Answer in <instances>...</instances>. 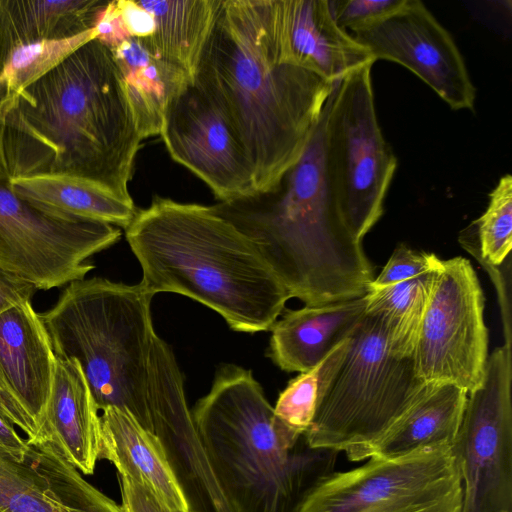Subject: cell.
I'll return each instance as SVG.
<instances>
[{
	"label": "cell",
	"mask_w": 512,
	"mask_h": 512,
	"mask_svg": "<svg viewBox=\"0 0 512 512\" xmlns=\"http://www.w3.org/2000/svg\"><path fill=\"white\" fill-rule=\"evenodd\" d=\"M462 485L452 446L394 457L371 456L331 472L307 492L296 512H461Z\"/></svg>",
	"instance_id": "obj_9"
},
{
	"label": "cell",
	"mask_w": 512,
	"mask_h": 512,
	"mask_svg": "<svg viewBox=\"0 0 512 512\" xmlns=\"http://www.w3.org/2000/svg\"><path fill=\"white\" fill-rule=\"evenodd\" d=\"M160 135L171 157L221 203L257 196L251 166L228 119L194 81L169 101Z\"/></svg>",
	"instance_id": "obj_13"
},
{
	"label": "cell",
	"mask_w": 512,
	"mask_h": 512,
	"mask_svg": "<svg viewBox=\"0 0 512 512\" xmlns=\"http://www.w3.org/2000/svg\"><path fill=\"white\" fill-rule=\"evenodd\" d=\"M56 355L31 301L0 313V384L40 429L54 376Z\"/></svg>",
	"instance_id": "obj_17"
},
{
	"label": "cell",
	"mask_w": 512,
	"mask_h": 512,
	"mask_svg": "<svg viewBox=\"0 0 512 512\" xmlns=\"http://www.w3.org/2000/svg\"><path fill=\"white\" fill-rule=\"evenodd\" d=\"M117 6L130 37L145 39L155 30L152 15L134 0H116Z\"/></svg>",
	"instance_id": "obj_34"
},
{
	"label": "cell",
	"mask_w": 512,
	"mask_h": 512,
	"mask_svg": "<svg viewBox=\"0 0 512 512\" xmlns=\"http://www.w3.org/2000/svg\"><path fill=\"white\" fill-rule=\"evenodd\" d=\"M377 60L398 63L452 110H474L476 88L451 34L419 0L352 34Z\"/></svg>",
	"instance_id": "obj_14"
},
{
	"label": "cell",
	"mask_w": 512,
	"mask_h": 512,
	"mask_svg": "<svg viewBox=\"0 0 512 512\" xmlns=\"http://www.w3.org/2000/svg\"><path fill=\"white\" fill-rule=\"evenodd\" d=\"M284 57L335 84L366 66L372 53L335 22L327 0H273Z\"/></svg>",
	"instance_id": "obj_16"
},
{
	"label": "cell",
	"mask_w": 512,
	"mask_h": 512,
	"mask_svg": "<svg viewBox=\"0 0 512 512\" xmlns=\"http://www.w3.org/2000/svg\"><path fill=\"white\" fill-rule=\"evenodd\" d=\"M101 450L106 459L124 475L147 487L167 507L191 510L187 496L158 435L143 427L127 410H102Z\"/></svg>",
	"instance_id": "obj_19"
},
{
	"label": "cell",
	"mask_w": 512,
	"mask_h": 512,
	"mask_svg": "<svg viewBox=\"0 0 512 512\" xmlns=\"http://www.w3.org/2000/svg\"><path fill=\"white\" fill-rule=\"evenodd\" d=\"M484 300L467 259H440L412 355L422 381L468 394L481 387L488 360Z\"/></svg>",
	"instance_id": "obj_11"
},
{
	"label": "cell",
	"mask_w": 512,
	"mask_h": 512,
	"mask_svg": "<svg viewBox=\"0 0 512 512\" xmlns=\"http://www.w3.org/2000/svg\"><path fill=\"white\" fill-rule=\"evenodd\" d=\"M117 475L124 512H183L167 507L144 485L124 475Z\"/></svg>",
	"instance_id": "obj_32"
},
{
	"label": "cell",
	"mask_w": 512,
	"mask_h": 512,
	"mask_svg": "<svg viewBox=\"0 0 512 512\" xmlns=\"http://www.w3.org/2000/svg\"><path fill=\"white\" fill-rule=\"evenodd\" d=\"M366 66L337 82L327 99L325 154L332 186L354 237H363L384 212L398 160L377 118Z\"/></svg>",
	"instance_id": "obj_8"
},
{
	"label": "cell",
	"mask_w": 512,
	"mask_h": 512,
	"mask_svg": "<svg viewBox=\"0 0 512 512\" xmlns=\"http://www.w3.org/2000/svg\"><path fill=\"white\" fill-rule=\"evenodd\" d=\"M327 101L298 161L271 192L213 206L258 247L305 306L360 298L372 266L342 215L325 154Z\"/></svg>",
	"instance_id": "obj_3"
},
{
	"label": "cell",
	"mask_w": 512,
	"mask_h": 512,
	"mask_svg": "<svg viewBox=\"0 0 512 512\" xmlns=\"http://www.w3.org/2000/svg\"><path fill=\"white\" fill-rule=\"evenodd\" d=\"M436 384L422 381L412 357L396 355L386 316L366 311L320 400L305 443L368 459L374 445Z\"/></svg>",
	"instance_id": "obj_7"
},
{
	"label": "cell",
	"mask_w": 512,
	"mask_h": 512,
	"mask_svg": "<svg viewBox=\"0 0 512 512\" xmlns=\"http://www.w3.org/2000/svg\"><path fill=\"white\" fill-rule=\"evenodd\" d=\"M5 62H6V55H5V52H4L1 42H0V76L3 72Z\"/></svg>",
	"instance_id": "obj_38"
},
{
	"label": "cell",
	"mask_w": 512,
	"mask_h": 512,
	"mask_svg": "<svg viewBox=\"0 0 512 512\" xmlns=\"http://www.w3.org/2000/svg\"><path fill=\"white\" fill-rule=\"evenodd\" d=\"M120 228L61 215L18 196L0 174V270L36 289L49 290L84 279L89 258L114 245Z\"/></svg>",
	"instance_id": "obj_10"
},
{
	"label": "cell",
	"mask_w": 512,
	"mask_h": 512,
	"mask_svg": "<svg viewBox=\"0 0 512 512\" xmlns=\"http://www.w3.org/2000/svg\"><path fill=\"white\" fill-rule=\"evenodd\" d=\"M94 38L95 28L66 40L40 41L15 46L10 51L0 76V81L5 83L6 93L15 96L81 45Z\"/></svg>",
	"instance_id": "obj_28"
},
{
	"label": "cell",
	"mask_w": 512,
	"mask_h": 512,
	"mask_svg": "<svg viewBox=\"0 0 512 512\" xmlns=\"http://www.w3.org/2000/svg\"><path fill=\"white\" fill-rule=\"evenodd\" d=\"M110 50L142 140L160 135L169 101L194 79L182 69L152 56L137 38L130 37Z\"/></svg>",
	"instance_id": "obj_21"
},
{
	"label": "cell",
	"mask_w": 512,
	"mask_h": 512,
	"mask_svg": "<svg viewBox=\"0 0 512 512\" xmlns=\"http://www.w3.org/2000/svg\"><path fill=\"white\" fill-rule=\"evenodd\" d=\"M499 512H512V511H499Z\"/></svg>",
	"instance_id": "obj_40"
},
{
	"label": "cell",
	"mask_w": 512,
	"mask_h": 512,
	"mask_svg": "<svg viewBox=\"0 0 512 512\" xmlns=\"http://www.w3.org/2000/svg\"><path fill=\"white\" fill-rule=\"evenodd\" d=\"M348 338L316 366L292 379L280 393L273 407L274 414L294 439L299 441L309 429L317 406L343 359Z\"/></svg>",
	"instance_id": "obj_27"
},
{
	"label": "cell",
	"mask_w": 512,
	"mask_h": 512,
	"mask_svg": "<svg viewBox=\"0 0 512 512\" xmlns=\"http://www.w3.org/2000/svg\"><path fill=\"white\" fill-rule=\"evenodd\" d=\"M125 236L144 288L200 302L234 331L271 330L291 298L256 244L213 206L156 197Z\"/></svg>",
	"instance_id": "obj_4"
},
{
	"label": "cell",
	"mask_w": 512,
	"mask_h": 512,
	"mask_svg": "<svg viewBox=\"0 0 512 512\" xmlns=\"http://www.w3.org/2000/svg\"><path fill=\"white\" fill-rule=\"evenodd\" d=\"M439 260L433 253L414 251L404 244H400L370 285L386 286L418 277L432 271Z\"/></svg>",
	"instance_id": "obj_31"
},
{
	"label": "cell",
	"mask_w": 512,
	"mask_h": 512,
	"mask_svg": "<svg viewBox=\"0 0 512 512\" xmlns=\"http://www.w3.org/2000/svg\"><path fill=\"white\" fill-rule=\"evenodd\" d=\"M0 512H124L41 439L15 460L0 448Z\"/></svg>",
	"instance_id": "obj_15"
},
{
	"label": "cell",
	"mask_w": 512,
	"mask_h": 512,
	"mask_svg": "<svg viewBox=\"0 0 512 512\" xmlns=\"http://www.w3.org/2000/svg\"><path fill=\"white\" fill-rule=\"evenodd\" d=\"M0 416L17 426L26 435V442L33 444L39 440V429L34 421L0 384Z\"/></svg>",
	"instance_id": "obj_35"
},
{
	"label": "cell",
	"mask_w": 512,
	"mask_h": 512,
	"mask_svg": "<svg viewBox=\"0 0 512 512\" xmlns=\"http://www.w3.org/2000/svg\"><path fill=\"white\" fill-rule=\"evenodd\" d=\"M367 296L286 310L271 328L269 356L282 370L305 372L324 360L354 331Z\"/></svg>",
	"instance_id": "obj_20"
},
{
	"label": "cell",
	"mask_w": 512,
	"mask_h": 512,
	"mask_svg": "<svg viewBox=\"0 0 512 512\" xmlns=\"http://www.w3.org/2000/svg\"><path fill=\"white\" fill-rule=\"evenodd\" d=\"M0 448L15 460H21L28 443L15 430L14 425L0 416Z\"/></svg>",
	"instance_id": "obj_37"
},
{
	"label": "cell",
	"mask_w": 512,
	"mask_h": 512,
	"mask_svg": "<svg viewBox=\"0 0 512 512\" xmlns=\"http://www.w3.org/2000/svg\"><path fill=\"white\" fill-rule=\"evenodd\" d=\"M339 27L355 33L399 9L405 0H327Z\"/></svg>",
	"instance_id": "obj_30"
},
{
	"label": "cell",
	"mask_w": 512,
	"mask_h": 512,
	"mask_svg": "<svg viewBox=\"0 0 512 512\" xmlns=\"http://www.w3.org/2000/svg\"><path fill=\"white\" fill-rule=\"evenodd\" d=\"M18 196L46 210L126 229L136 215L128 203L107 190L76 177L40 174L10 179Z\"/></svg>",
	"instance_id": "obj_24"
},
{
	"label": "cell",
	"mask_w": 512,
	"mask_h": 512,
	"mask_svg": "<svg viewBox=\"0 0 512 512\" xmlns=\"http://www.w3.org/2000/svg\"><path fill=\"white\" fill-rule=\"evenodd\" d=\"M41 439L85 475L94 473L101 450V418L84 373L75 359L56 357ZM38 440V441H39Z\"/></svg>",
	"instance_id": "obj_18"
},
{
	"label": "cell",
	"mask_w": 512,
	"mask_h": 512,
	"mask_svg": "<svg viewBox=\"0 0 512 512\" xmlns=\"http://www.w3.org/2000/svg\"><path fill=\"white\" fill-rule=\"evenodd\" d=\"M511 342L488 355L481 387L469 393L452 445L461 512L512 511Z\"/></svg>",
	"instance_id": "obj_12"
},
{
	"label": "cell",
	"mask_w": 512,
	"mask_h": 512,
	"mask_svg": "<svg viewBox=\"0 0 512 512\" xmlns=\"http://www.w3.org/2000/svg\"><path fill=\"white\" fill-rule=\"evenodd\" d=\"M106 0H0V42L6 59L17 45L61 41L96 27Z\"/></svg>",
	"instance_id": "obj_22"
},
{
	"label": "cell",
	"mask_w": 512,
	"mask_h": 512,
	"mask_svg": "<svg viewBox=\"0 0 512 512\" xmlns=\"http://www.w3.org/2000/svg\"><path fill=\"white\" fill-rule=\"evenodd\" d=\"M467 395L455 385L436 384L374 445L370 457H394L426 447L452 446Z\"/></svg>",
	"instance_id": "obj_25"
},
{
	"label": "cell",
	"mask_w": 512,
	"mask_h": 512,
	"mask_svg": "<svg viewBox=\"0 0 512 512\" xmlns=\"http://www.w3.org/2000/svg\"><path fill=\"white\" fill-rule=\"evenodd\" d=\"M96 39L112 49L130 38L121 18L117 1H109L95 27Z\"/></svg>",
	"instance_id": "obj_33"
},
{
	"label": "cell",
	"mask_w": 512,
	"mask_h": 512,
	"mask_svg": "<svg viewBox=\"0 0 512 512\" xmlns=\"http://www.w3.org/2000/svg\"><path fill=\"white\" fill-rule=\"evenodd\" d=\"M211 470L236 512H296L337 452L298 449L250 370L227 364L191 411Z\"/></svg>",
	"instance_id": "obj_5"
},
{
	"label": "cell",
	"mask_w": 512,
	"mask_h": 512,
	"mask_svg": "<svg viewBox=\"0 0 512 512\" xmlns=\"http://www.w3.org/2000/svg\"><path fill=\"white\" fill-rule=\"evenodd\" d=\"M194 82L235 131L257 195L298 161L336 84L284 57L273 0H222Z\"/></svg>",
	"instance_id": "obj_1"
},
{
	"label": "cell",
	"mask_w": 512,
	"mask_h": 512,
	"mask_svg": "<svg viewBox=\"0 0 512 512\" xmlns=\"http://www.w3.org/2000/svg\"><path fill=\"white\" fill-rule=\"evenodd\" d=\"M436 267L391 285L369 286L366 311H378L386 316L391 348L400 357L413 355Z\"/></svg>",
	"instance_id": "obj_26"
},
{
	"label": "cell",
	"mask_w": 512,
	"mask_h": 512,
	"mask_svg": "<svg viewBox=\"0 0 512 512\" xmlns=\"http://www.w3.org/2000/svg\"><path fill=\"white\" fill-rule=\"evenodd\" d=\"M37 289L30 283L0 270V313L25 301H31Z\"/></svg>",
	"instance_id": "obj_36"
},
{
	"label": "cell",
	"mask_w": 512,
	"mask_h": 512,
	"mask_svg": "<svg viewBox=\"0 0 512 512\" xmlns=\"http://www.w3.org/2000/svg\"><path fill=\"white\" fill-rule=\"evenodd\" d=\"M5 94H6L5 83L3 81H0V101L3 99Z\"/></svg>",
	"instance_id": "obj_39"
},
{
	"label": "cell",
	"mask_w": 512,
	"mask_h": 512,
	"mask_svg": "<svg viewBox=\"0 0 512 512\" xmlns=\"http://www.w3.org/2000/svg\"><path fill=\"white\" fill-rule=\"evenodd\" d=\"M137 2L152 15L155 23L153 34L138 39L139 42L152 56L182 69L194 79L222 0Z\"/></svg>",
	"instance_id": "obj_23"
},
{
	"label": "cell",
	"mask_w": 512,
	"mask_h": 512,
	"mask_svg": "<svg viewBox=\"0 0 512 512\" xmlns=\"http://www.w3.org/2000/svg\"><path fill=\"white\" fill-rule=\"evenodd\" d=\"M153 296L141 283L84 278L69 283L40 317L56 357L79 363L98 410L125 409L154 433L149 401L158 336Z\"/></svg>",
	"instance_id": "obj_6"
},
{
	"label": "cell",
	"mask_w": 512,
	"mask_h": 512,
	"mask_svg": "<svg viewBox=\"0 0 512 512\" xmlns=\"http://www.w3.org/2000/svg\"><path fill=\"white\" fill-rule=\"evenodd\" d=\"M477 235L480 258L489 266L501 265L512 246V177L503 175L489 194L484 213L469 227Z\"/></svg>",
	"instance_id": "obj_29"
},
{
	"label": "cell",
	"mask_w": 512,
	"mask_h": 512,
	"mask_svg": "<svg viewBox=\"0 0 512 512\" xmlns=\"http://www.w3.org/2000/svg\"><path fill=\"white\" fill-rule=\"evenodd\" d=\"M26 133V177L67 175L133 203L142 138L111 50L94 38L8 99Z\"/></svg>",
	"instance_id": "obj_2"
}]
</instances>
